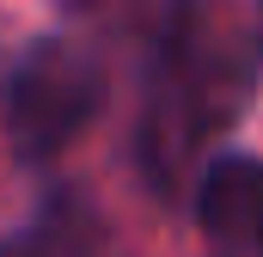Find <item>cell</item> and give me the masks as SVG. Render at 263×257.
<instances>
[{
    "label": "cell",
    "mask_w": 263,
    "mask_h": 257,
    "mask_svg": "<svg viewBox=\"0 0 263 257\" xmlns=\"http://www.w3.org/2000/svg\"><path fill=\"white\" fill-rule=\"evenodd\" d=\"M196 221L208 257H263V159L214 153L196 178Z\"/></svg>",
    "instance_id": "cell-3"
},
{
    "label": "cell",
    "mask_w": 263,
    "mask_h": 257,
    "mask_svg": "<svg viewBox=\"0 0 263 257\" xmlns=\"http://www.w3.org/2000/svg\"><path fill=\"white\" fill-rule=\"evenodd\" d=\"M104 12V31H129L141 49V128L135 159L153 190H178L202 147L233 123L257 86L263 37L227 25L220 0H73Z\"/></svg>",
    "instance_id": "cell-1"
},
{
    "label": "cell",
    "mask_w": 263,
    "mask_h": 257,
    "mask_svg": "<svg viewBox=\"0 0 263 257\" xmlns=\"http://www.w3.org/2000/svg\"><path fill=\"white\" fill-rule=\"evenodd\" d=\"M104 98H110V67L92 43H80L73 31L37 37L6 80V123L18 159L49 166L55 153H67V141H80V128L104 111Z\"/></svg>",
    "instance_id": "cell-2"
},
{
    "label": "cell",
    "mask_w": 263,
    "mask_h": 257,
    "mask_svg": "<svg viewBox=\"0 0 263 257\" xmlns=\"http://www.w3.org/2000/svg\"><path fill=\"white\" fill-rule=\"evenodd\" d=\"M0 257H117L110 227L98 221V208L86 196H49L25 227L0 233Z\"/></svg>",
    "instance_id": "cell-4"
}]
</instances>
